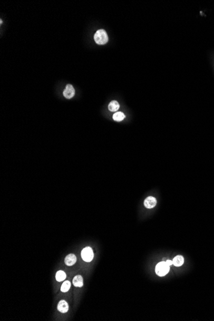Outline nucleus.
<instances>
[{
	"instance_id": "nucleus-1",
	"label": "nucleus",
	"mask_w": 214,
	"mask_h": 321,
	"mask_svg": "<svg viewBox=\"0 0 214 321\" xmlns=\"http://www.w3.org/2000/svg\"><path fill=\"white\" fill-rule=\"evenodd\" d=\"M94 38L95 42L96 43V44H99V45L105 44L106 43H108V37L106 32L103 29H100L96 32V34H94Z\"/></svg>"
},
{
	"instance_id": "nucleus-2",
	"label": "nucleus",
	"mask_w": 214,
	"mask_h": 321,
	"mask_svg": "<svg viewBox=\"0 0 214 321\" xmlns=\"http://www.w3.org/2000/svg\"><path fill=\"white\" fill-rule=\"evenodd\" d=\"M169 266L166 263V261H161L157 264L155 268L156 274L160 277L165 276L169 272Z\"/></svg>"
},
{
	"instance_id": "nucleus-3",
	"label": "nucleus",
	"mask_w": 214,
	"mask_h": 321,
	"mask_svg": "<svg viewBox=\"0 0 214 321\" xmlns=\"http://www.w3.org/2000/svg\"><path fill=\"white\" fill-rule=\"evenodd\" d=\"M82 257L83 260L87 261V262H90L93 260L94 258V253L92 248L90 247H87V248L83 249L82 251Z\"/></svg>"
},
{
	"instance_id": "nucleus-4",
	"label": "nucleus",
	"mask_w": 214,
	"mask_h": 321,
	"mask_svg": "<svg viewBox=\"0 0 214 321\" xmlns=\"http://www.w3.org/2000/svg\"><path fill=\"white\" fill-rule=\"evenodd\" d=\"M75 90L73 87V85L71 84H67L64 91V93H63L64 96L65 98H67V99H71V98H72L74 96H75Z\"/></svg>"
},
{
	"instance_id": "nucleus-5",
	"label": "nucleus",
	"mask_w": 214,
	"mask_h": 321,
	"mask_svg": "<svg viewBox=\"0 0 214 321\" xmlns=\"http://www.w3.org/2000/svg\"><path fill=\"white\" fill-rule=\"evenodd\" d=\"M156 200L155 198L152 197V196H149L144 200V206L147 209H153L156 204Z\"/></svg>"
},
{
	"instance_id": "nucleus-6",
	"label": "nucleus",
	"mask_w": 214,
	"mask_h": 321,
	"mask_svg": "<svg viewBox=\"0 0 214 321\" xmlns=\"http://www.w3.org/2000/svg\"><path fill=\"white\" fill-rule=\"evenodd\" d=\"M58 310L61 312V313H66L69 310V305H68L67 302L65 301V300H61V301L58 302L57 306Z\"/></svg>"
},
{
	"instance_id": "nucleus-7",
	"label": "nucleus",
	"mask_w": 214,
	"mask_h": 321,
	"mask_svg": "<svg viewBox=\"0 0 214 321\" xmlns=\"http://www.w3.org/2000/svg\"><path fill=\"white\" fill-rule=\"evenodd\" d=\"M76 261V257L74 254H69L65 258V263L68 266L74 265Z\"/></svg>"
},
{
	"instance_id": "nucleus-8",
	"label": "nucleus",
	"mask_w": 214,
	"mask_h": 321,
	"mask_svg": "<svg viewBox=\"0 0 214 321\" xmlns=\"http://www.w3.org/2000/svg\"><path fill=\"white\" fill-rule=\"evenodd\" d=\"M173 265L176 267H180L184 263V258L182 255H178L173 258Z\"/></svg>"
},
{
	"instance_id": "nucleus-9",
	"label": "nucleus",
	"mask_w": 214,
	"mask_h": 321,
	"mask_svg": "<svg viewBox=\"0 0 214 321\" xmlns=\"http://www.w3.org/2000/svg\"><path fill=\"white\" fill-rule=\"evenodd\" d=\"M73 283L76 287H82L84 285L83 283V278L82 276L77 275L73 279Z\"/></svg>"
},
{
	"instance_id": "nucleus-10",
	"label": "nucleus",
	"mask_w": 214,
	"mask_h": 321,
	"mask_svg": "<svg viewBox=\"0 0 214 321\" xmlns=\"http://www.w3.org/2000/svg\"><path fill=\"white\" fill-rule=\"evenodd\" d=\"M119 108V104L117 101H112L108 105V110L111 112H116Z\"/></svg>"
},
{
	"instance_id": "nucleus-11",
	"label": "nucleus",
	"mask_w": 214,
	"mask_h": 321,
	"mask_svg": "<svg viewBox=\"0 0 214 321\" xmlns=\"http://www.w3.org/2000/svg\"><path fill=\"white\" fill-rule=\"evenodd\" d=\"M124 118H125V115L121 112H117L113 115V119L117 122L122 121Z\"/></svg>"
},
{
	"instance_id": "nucleus-12",
	"label": "nucleus",
	"mask_w": 214,
	"mask_h": 321,
	"mask_svg": "<svg viewBox=\"0 0 214 321\" xmlns=\"http://www.w3.org/2000/svg\"><path fill=\"white\" fill-rule=\"evenodd\" d=\"M66 278V274L62 270H59L56 274V279L58 281H62Z\"/></svg>"
},
{
	"instance_id": "nucleus-13",
	"label": "nucleus",
	"mask_w": 214,
	"mask_h": 321,
	"mask_svg": "<svg viewBox=\"0 0 214 321\" xmlns=\"http://www.w3.org/2000/svg\"><path fill=\"white\" fill-rule=\"evenodd\" d=\"M71 287V283L69 281H65L64 282L61 287V291L62 292H66L69 290Z\"/></svg>"
},
{
	"instance_id": "nucleus-14",
	"label": "nucleus",
	"mask_w": 214,
	"mask_h": 321,
	"mask_svg": "<svg viewBox=\"0 0 214 321\" xmlns=\"http://www.w3.org/2000/svg\"><path fill=\"white\" fill-rule=\"evenodd\" d=\"M166 263H167L169 266H170V265H172V264H173V261L168 260L166 261Z\"/></svg>"
}]
</instances>
